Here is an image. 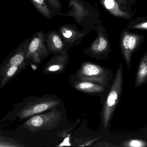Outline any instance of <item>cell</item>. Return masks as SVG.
Wrapping results in <instances>:
<instances>
[{
    "label": "cell",
    "mask_w": 147,
    "mask_h": 147,
    "mask_svg": "<svg viewBox=\"0 0 147 147\" xmlns=\"http://www.w3.org/2000/svg\"><path fill=\"white\" fill-rule=\"evenodd\" d=\"M123 83V68L120 64L115 76L114 82L109 92L104 103L102 119L104 127L109 126L114 110L117 105L122 90Z\"/></svg>",
    "instance_id": "6da1fadb"
},
{
    "label": "cell",
    "mask_w": 147,
    "mask_h": 147,
    "mask_svg": "<svg viewBox=\"0 0 147 147\" xmlns=\"http://www.w3.org/2000/svg\"><path fill=\"white\" fill-rule=\"evenodd\" d=\"M62 120V114L56 107L47 113L31 117L23 123L22 127L33 133L40 130H51L56 128Z\"/></svg>",
    "instance_id": "7a4b0ae2"
},
{
    "label": "cell",
    "mask_w": 147,
    "mask_h": 147,
    "mask_svg": "<svg viewBox=\"0 0 147 147\" xmlns=\"http://www.w3.org/2000/svg\"><path fill=\"white\" fill-rule=\"evenodd\" d=\"M60 103V100L52 97L34 99L22 107L17 112L16 117L19 121H21L56 108Z\"/></svg>",
    "instance_id": "3957f363"
},
{
    "label": "cell",
    "mask_w": 147,
    "mask_h": 147,
    "mask_svg": "<svg viewBox=\"0 0 147 147\" xmlns=\"http://www.w3.org/2000/svg\"><path fill=\"white\" fill-rule=\"evenodd\" d=\"M110 71L98 65L85 62L78 71L77 77L79 80L90 81L103 86L108 85Z\"/></svg>",
    "instance_id": "277c9868"
},
{
    "label": "cell",
    "mask_w": 147,
    "mask_h": 147,
    "mask_svg": "<svg viewBox=\"0 0 147 147\" xmlns=\"http://www.w3.org/2000/svg\"><path fill=\"white\" fill-rule=\"evenodd\" d=\"M48 55V51L45 44L44 33H36L28 43L26 52V58L38 64Z\"/></svg>",
    "instance_id": "5b68a950"
},
{
    "label": "cell",
    "mask_w": 147,
    "mask_h": 147,
    "mask_svg": "<svg viewBox=\"0 0 147 147\" xmlns=\"http://www.w3.org/2000/svg\"><path fill=\"white\" fill-rule=\"evenodd\" d=\"M29 42L28 39L26 40L10 54L0 66V73L8 67L22 64L28 60L26 52Z\"/></svg>",
    "instance_id": "8992f818"
},
{
    "label": "cell",
    "mask_w": 147,
    "mask_h": 147,
    "mask_svg": "<svg viewBox=\"0 0 147 147\" xmlns=\"http://www.w3.org/2000/svg\"><path fill=\"white\" fill-rule=\"evenodd\" d=\"M68 60V54L63 52L61 55L52 57L44 66L43 72L45 74H52L63 71Z\"/></svg>",
    "instance_id": "52a82bcc"
},
{
    "label": "cell",
    "mask_w": 147,
    "mask_h": 147,
    "mask_svg": "<svg viewBox=\"0 0 147 147\" xmlns=\"http://www.w3.org/2000/svg\"><path fill=\"white\" fill-rule=\"evenodd\" d=\"M27 61L19 65L13 66L5 69L0 73V89L12 79L17 76L28 66Z\"/></svg>",
    "instance_id": "ba28073f"
},
{
    "label": "cell",
    "mask_w": 147,
    "mask_h": 147,
    "mask_svg": "<svg viewBox=\"0 0 147 147\" xmlns=\"http://www.w3.org/2000/svg\"><path fill=\"white\" fill-rule=\"evenodd\" d=\"M101 1L105 8L113 15L126 20L131 18L130 14L121 9L116 0H101Z\"/></svg>",
    "instance_id": "9c48e42d"
},
{
    "label": "cell",
    "mask_w": 147,
    "mask_h": 147,
    "mask_svg": "<svg viewBox=\"0 0 147 147\" xmlns=\"http://www.w3.org/2000/svg\"><path fill=\"white\" fill-rule=\"evenodd\" d=\"M47 43L49 51L53 52H63L64 43L55 31H51L47 36Z\"/></svg>",
    "instance_id": "30bf717a"
},
{
    "label": "cell",
    "mask_w": 147,
    "mask_h": 147,
    "mask_svg": "<svg viewBox=\"0 0 147 147\" xmlns=\"http://www.w3.org/2000/svg\"><path fill=\"white\" fill-rule=\"evenodd\" d=\"M69 7H71L69 12L64 15L75 18L77 22H80L87 15V10L78 0H69Z\"/></svg>",
    "instance_id": "8fae6325"
},
{
    "label": "cell",
    "mask_w": 147,
    "mask_h": 147,
    "mask_svg": "<svg viewBox=\"0 0 147 147\" xmlns=\"http://www.w3.org/2000/svg\"><path fill=\"white\" fill-rule=\"evenodd\" d=\"M74 86L77 90L89 93H97L105 90L104 86L96 83L85 80H80L74 83Z\"/></svg>",
    "instance_id": "7c38bea8"
},
{
    "label": "cell",
    "mask_w": 147,
    "mask_h": 147,
    "mask_svg": "<svg viewBox=\"0 0 147 147\" xmlns=\"http://www.w3.org/2000/svg\"><path fill=\"white\" fill-rule=\"evenodd\" d=\"M147 80V52L140 61L136 78L135 86L140 87Z\"/></svg>",
    "instance_id": "4fadbf2b"
},
{
    "label": "cell",
    "mask_w": 147,
    "mask_h": 147,
    "mask_svg": "<svg viewBox=\"0 0 147 147\" xmlns=\"http://www.w3.org/2000/svg\"><path fill=\"white\" fill-rule=\"evenodd\" d=\"M109 47V41L107 38L100 33L91 45L90 50L94 54H101L106 51Z\"/></svg>",
    "instance_id": "5bb4252c"
},
{
    "label": "cell",
    "mask_w": 147,
    "mask_h": 147,
    "mask_svg": "<svg viewBox=\"0 0 147 147\" xmlns=\"http://www.w3.org/2000/svg\"><path fill=\"white\" fill-rule=\"evenodd\" d=\"M131 33L128 30H125L123 33L121 39V47L123 55L126 61V64L129 66H131V57L132 54L129 49V37Z\"/></svg>",
    "instance_id": "9a60e30c"
},
{
    "label": "cell",
    "mask_w": 147,
    "mask_h": 147,
    "mask_svg": "<svg viewBox=\"0 0 147 147\" xmlns=\"http://www.w3.org/2000/svg\"><path fill=\"white\" fill-rule=\"evenodd\" d=\"M60 33L65 41L68 42L74 41L78 35L74 28L68 26H63L60 28Z\"/></svg>",
    "instance_id": "2e32d148"
},
{
    "label": "cell",
    "mask_w": 147,
    "mask_h": 147,
    "mask_svg": "<svg viewBox=\"0 0 147 147\" xmlns=\"http://www.w3.org/2000/svg\"><path fill=\"white\" fill-rule=\"evenodd\" d=\"M37 10L45 18L51 19V12L45 0H31Z\"/></svg>",
    "instance_id": "e0dca14e"
},
{
    "label": "cell",
    "mask_w": 147,
    "mask_h": 147,
    "mask_svg": "<svg viewBox=\"0 0 147 147\" xmlns=\"http://www.w3.org/2000/svg\"><path fill=\"white\" fill-rule=\"evenodd\" d=\"M141 37L140 35L131 33L129 37V45L130 53L132 54L139 45L141 40Z\"/></svg>",
    "instance_id": "ac0fdd59"
},
{
    "label": "cell",
    "mask_w": 147,
    "mask_h": 147,
    "mask_svg": "<svg viewBox=\"0 0 147 147\" xmlns=\"http://www.w3.org/2000/svg\"><path fill=\"white\" fill-rule=\"evenodd\" d=\"M121 146L123 147H144L147 146V142L141 140H134L126 141L121 144Z\"/></svg>",
    "instance_id": "d6986e66"
},
{
    "label": "cell",
    "mask_w": 147,
    "mask_h": 147,
    "mask_svg": "<svg viewBox=\"0 0 147 147\" xmlns=\"http://www.w3.org/2000/svg\"><path fill=\"white\" fill-rule=\"evenodd\" d=\"M128 28L133 29L147 30V20H145L143 22H139L138 23L136 22L134 23L131 22L129 24Z\"/></svg>",
    "instance_id": "ffe728a7"
},
{
    "label": "cell",
    "mask_w": 147,
    "mask_h": 147,
    "mask_svg": "<svg viewBox=\"0 0 147 147\" xmlns=\"http://www.w3.org/2000/svg\"><path fill=\"white\" fill-rule=\"evenodd\" d=\"M49 4H51L52 7L57 9H61V4L59 0H47Z\"/></svg>",
    "instance_id": "44dd1931"
},
{
    "label": "cell",
    "mask_w": 147,
    "mask_h": 147,
    "mask_svg": "<svg viewBox=\"0 0 147 147\" xmlns=\"http://www.w3.org/2000/svg\"><path fill=\"white\" fill-rule=\"evenodd\" d=\"M117 1L119 2L120 3H122L125 2V1H127V0H117Z\"/></svg>",
    "instance_id": "7402d4cb"
}]
</instances>
